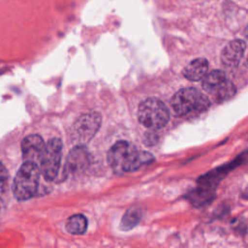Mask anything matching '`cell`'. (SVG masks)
<instances>
[{"mask_svg":"<svg viewBox=\"0 0 248 248\" xmlns=\"http://www.w3.org/2000/svg\"><path fill=\"white\" fill-rule=\"evenodd\" d=\"M153 160L151 153L139 150L126 140L115 142L108 152V162L115 171H134Z\"/></svg>","mask_w":248,"mask_h":248,"instance_id":"obj_1","label":"cell"},{"mask_svg":"<svg viewBox=\"0 0 248 248\" xmlns=\"http://www.w3.org/2000/svg\"><path fill=\"white\" fill-rule=\"evenodd\" d=\"M170 106L179 116H194L207 110L210 101L207 96L193 87L178 90L171 98Z\"/></svg>","mask_w":248,"mask_h":248,"instance_id":"obj_2","label":"cell"},{"mask_svg":"<svg viewBox=\"0 0 248 248\" xmlns=\"http://www.w3.org/2000/svg\"><path fill=\"white\" fill-rule=\"evenodd\" d=\"M40 174L38 164L24 161L14 178L13 192L16 200L27 201L35 196L39 187Z\"/></svg>","mask_w":248,"mask_h":248,"instance_id":"obj_3","label":"cell"},{"mask_svg":"<svg viewBox=\"0 0 248 248\" xmlns=\"http://www.w3.org/2000/svg\"><path fill=\"white\" fill-rule=\"evenodd\" d=\"M139 122L146 128L157 130L165 127L170 120L168 107L157 98H148L141 102L138 109Z\"/></svg>","mask_w":248,"mask_h":248,"instance_id":"obj_4","label":"cell"},{"mask_svg":"<svg viewBox=\"0 0 248 248\" xmlns=\"http://www.w3.org/2000/svg\"><path fill=\"white\" fill-rule=\"evenodd\" d=\"M202 89L209 93L215 102H224L232 98L236 92L234 84L227 78L225 73L213 70L202 78Z\"/></svg>","mask_w":248,"mask_h":248,"instance_id":"obj_5","label":"cell"},{"mask_svg":"<svg viewBox=\"0 0 248 248\" xmlns=\"http://www.w3.org/2000/svg\"><path fill=\"white\" fill-rule=\"evenodd\" d=\"M62 156V141L59 139H51L45 146L40 159V171L47 181L53 180L60 168Z\"/></svg>","mask_w":248,"mask_h":248,"instance_id":"obj_6","label":"cell"},{"mask_svg":"<svg viewBox=\"0 0 248 248\" xmlns=\"http://www.w3.org/2000/svg\"><path fill=\"white\" fill-rule=\"evenodd\" d=\"M101 114L96 111L81 115L71 129L72 140L77 145L85 144L95 136L101 126Z\"/></svg>","mask_w":248,"mask_h":248,"instance_id":"obj_7","label":"cell"},{"mask_svg":"<svg viewBox=\"0 0 248 248\" xmlns=\"http://www.w3.org/2000/svg\"><path fill=\"white\" fill-rule=\"evenodd\" d=\"M246 44L244 41L236 39L230 42L221 52L222 65L227 70H235L244 54Z\"/></svg>","mask_w":248,"mask_h":248,"instance_id":"obj_8","label":"cell"},{"mask_svg":"<svg viewBox=\"0 0 248 248\" xmlns=\"http://www.w3.org/2000/svg\"><path fill=\"white\" fill-rule=\"evenodd\" d=\"M45 141L39 135H29L21 141V151L24 161L38 164L45 150Z\"/></svg>","mask_w":248,"mask_h":248,"instance_id":"obj_9","label":"cell"},{"mask_svg":"<svg viewBox=\"0 0 248 248\" xmlns=\"http://www.w3.org/2000/svg\"><path fill=\"white\" fill-rule=\"evenodd\" d=\"M88 152L83 145H77L71 150L67 159V169L70 172L84 170L89 165Z\"/></svg>","mask_w":248,"mask_h":248,"instance_id":"obj_10","label":"cell"},{"mask_svg":"<svg viewBox=\"0 0 248 248\" xmlns=\"http://www.w3.org/2000/svg\"><path fill=\"white\" fill-rule=\"evenodd\" d=\"M208 70V62L205 58L200 57L192 60L184 69L183 76L191 81L201 80Z\"/></svg>","mask_w":248,"mask_h":248,"instance_id":"obj_11","label":"cell"},{"mask_svg":"<svg viewBox=\"0 0 248 248\" xmlns=\"http://www.w3.org/2000/svg\"><path fill=\"white\" fill-rule=\"evenodd\" d=\"M87 229V220L82 214L71 216L66 222V231L71 234H82Z\"/></svg>","mask_w":248,"mask_h":248,"instance_id":"obj_12","label":"cell"},{"mask_svg":"<svg viewBox=\"0 0 248 248\" xmlns=\"http://www.w3.org/2000/svg\"><path fill=\"white\" fill-rule=\"evenodd\" d=\"M140 210L139 208H130L123 216L121 220V229L124 231H128L135 227L138 222L140 220Z\"/></svg>","mask_w":248,"mask_h":248,"instance_id":"obj_13","label":"cell"},{"mask_svg":"<svg viewBox=\"0 0 248 248\" xmlns=\"http://www.w3.org/2000/svg\"><path fill=\"white\" fill-rule=\"evenodd\" d=\"M9 173L5 166L0 162V189H4L8 184Z\"/></svg>","mask_w":248,"mask_h":248,"instance_id":"obj_14","label":"cell"},{"mask_svg":"<svg viewBox=\"0 0 248 248\" xmlns=\"http://www.w3.org/2000/svg\"><path fill=\"white\" fill-rule=\"evenodd\" d=\"M3 211H4V203H3V201L0 199V217L3 213Z\"/></svg>","mask_w":248,"mask_h":248,"instance_id":"obj_15","label":"cell"}]
</instances>
